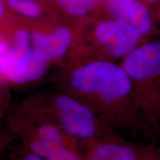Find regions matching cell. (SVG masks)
I'll return each mask as SVG.
<instances>
[{"instance_id":"6da1fadb","label":"cell","mask_w":160,"mask_h":160,"mask_svg":"<svg viewBox=\"0 0 160 160\" xmlns=\"http://www.w3.org/2000/svg\"><path fill=\"white\" fill-rule=\"evenodd\" d=\"M70 83L73 90L93 100L110 121L136 135L147 130L131 79L120 64L105 59L91 62L72 72Z\"/></svg>"},{"instance_id":"7a4b0ae2","label":"cell","mask_w":160,"mask_h":160,"mask_svg":"<svg viewBox=\"0 0 160 160\" xmlns=\"http://www.w3.org/2000/svg\"><path fill=\"white\" fill-rule=\"evenodd\" d=\"M120 65L131 79L142 113L155 131L160 122V41L141 44Z\"/></svg>"},{"instance_id":"3957f363","label":"cell","mask_w":160,"mask_h":160,"mask_svg":"<svg viewBox=\"0 0 160 160\" xmlns=\"http://www.w3.org/2000/svg\"><path fill=\"white\" fill-rule=\"evenodd\" d=\"M46 71L47 63L37 59L32 51L31 33L17 30L0 59V74L11 82L25 84L40 79Z\"/></svg>"},{"instance_id":"277c9868","label":"cell","mask_w":160,"mask_h":160,"mask_svg":"<svg viewBox=\"0 0 160 160\" xmlns=\"http://www.w3.org/2000/svg\"><path fill=\"white\" fill-rule=\"evenodd\" d=\"M93 37L98 49L109 60H122L147 42L134 28L113 18L98 22L93 30Z\"/></svg>"},{"instance_id":"5b68a950","label":"cell","mask_w":160,"mask_h":160,"mask_svg":"<svg viewBox=\"0 0 160 160\" xmlns=\"http://www.w3.org/2000/svg\"><path fill=\"white\" fill-rule=\"evenodd\" d=\"M55 108L62 128L72 137L88 139L97 134V116L91 109L74 98L59 96L56 99Z\"/></svg>"},{"instance_id":"8992f818","label":"cell","mask_w":160,"mask_h":160,"mask_svg":"<svg viewBox=\"0 0 160 160\" xmlns=\"http://www.w3.org/2000/svg\"><path fill=\"white\" fill-rule=\"evenodd\" d=\"M113 19L134 28L146 41L155 33V24L149 10L140 0H104Z\"/></svg>"},{"instance_id":"52a82bcc","label":"cell","mask_w":160,"mask_h":160,"mask_svg":"<svg viewBox=\"0 0 160 160\" xmlns=\"http://www.w3.org/2000/svg\"><path fill=\"white\" fill-rule=\"evenodd\" d=\"M73 35L67 27H59L49 33L33 31L31 48L37 59L45 63L62 59L69 51Z\"/></svg>"},{"instance_id":"ba28073f","label":"cell","mask_w":160,"mask_h":160,"mask_svg":"<svg viewBox=\"0 0 160 160\" xmlns=\"http://www.w3.org/2000/svg\"><path fill=\"white\" fill-rule=\"evenodd\" d=\"M145 149L117 142H103L95 146L89 160H140Z\"/></svg>"},{"instance_id":"9c48e42d","label":"cell","mask_w":160,"mask_h":160,"mask_svg":"<svg viewBox=\"0 0 160 160\" xmlns=\"http://www.w3.org/2000/svg\"><path fill=\"white\" fill-rule=\"evenodd\" d=\"M56 2L68 15L82 17L95 10L104 0H56Z\"/></svg>"},{"instance_id":"30bf717a","label":"cell","mask_w":160,"mask_h":160,"mask_svg":"<svg viewBox=\"0 0 160 160\" xmlns=\"http://www.w3.org/2000/svg\"><path fill=\"white\" fill-rule=\"evenodd\" d=\"M8 8L23 17L36 19L43 13L42 6L36 0H5Z\"/></svg>"},{"instance_id":"8fae6325","label":"cell","mask_w":160,"mask_h":160,"mask_svg":"<svg viewBox=\"0 0 160 160\" xmlns=\"http://www.w3.org/2000/svg\"><path fill=\"white\" fill-rule=\"evenodd\" d=\"M37 138L55 144H64L61 132L55 125L45 124L40 126L37 131Z\"/></svg>"},{"instance_id":"7c38bea8","label":"cell","mask_w":160,"mask_h":160,"mask_svg":"<svg viewBox=\"0 0 160 160\" xmlns=\"http://www.w3.org/2000/svg\"><path fill=\"white\" fill-rule=\"evenodd\" d=\"M46 160H82L79 156L66 149L64 145L58 147L48 157Z\"/></svg>"},{"instance_id":"4fadbf2b","label":"cell","mask_w":160,"mask_h":160,"mask_svg":"<svg viewBox=\"0 0 160 160\" xmlns=\"http://www.w3.org/2000/svg\"><path fill=\"white\" fill-rule=\"evenodd\" d=\"M8 7L5 0H0V26L4 25L8 18Z\"/></svg>"},{"instance_id":"5bb4252c","label":"cell","mask_w":160,"mask_h":160,"mask_svg":"<svg viewBox=\"0 0 160 160\" xmlns=\"http://www.w3.org/2000/svg\"><path fill=\"white\" fill-rule=\"evenodd\" d=\"M10 48V42L4 36L0 34V59Z\"/></svg>"},{"instance_id":"9a60e30c","label":"cell","mask_w":160,"mask_h":160,"mask_svg":"<svg viewBox=\"0 0 160 160\" xmlns=\"http://www.w3.org/2000/svg\"><path fill=\"white\" fill-rule=\"evenodd\" d=\"M23 160H45L42 157H39L37 154H34V153H31V154H29L24 158Z\"/></svg>"},{"instance_id":"2e32d148","label":"cell","mask_w":160,"mask_h":160,"mask_svg":"<svg viewBox=\"0 0 160 160\" xmlns=\"http://www.w3.org/2000/svg\"><path fill=\"white\" fill-rule=\"evenodd\" d=\"M157 20L159 22V24L160 25V8L159 9V11H158L157 13Z\"/></svg>"},{"instance_id":"e0dca14e","label":"cell","mask_w":160,"mask_h":160,"mask_svg":"<svg viewBox=\"0 0 160 160\" xmlns=\"http://www.w3.org/2000/svg\"><path fill=\"white\" fill-rule=\"evenodd\" d=\"M145 1H147V2H153L159 1V0H145Z\"/></svg>"},{"instance_id":"ac0fdd59","label":"cell","mask_w":160,"mask_h":160,"mask_svg":"<svg viewBox=\"0 0 160 160\" xmlns=\"http://www.w3.org/2000/svg\"><path fill=\"white\" fill-rule=\"evenodd\" d=\"M0 100H1V95H0Z\"/></svg>"}]
</instances>
